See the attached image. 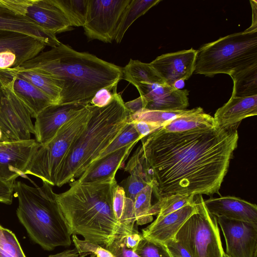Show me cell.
Segmentation results:
<instances>
[{
    "instance_id": "obj_49",
    "label": "cell",
    "mask_w": 257,
    "mask_h": 257,
    "mask_svg": "<svg viewBox=\"0 0 257 257\" xmlns=\"http://www.w3.org/2000/svg\"><path fill=\"white\" fill-rule=\"evenodd\" d=\"M0 142H3V134L0 129Z\"/></svg>"
},
{
    "instance_id": "obj_32",
    "label": "cell",
    "mask_w": 257,
    "mask_h": 257,
    "mask_svg": "<svg viewBox=\"0 0 257 257\" xmlns=\"http://www.w3.org/2000/svg\"><path fill=\"white\" fill-rule=\"evenodd\" d=\"M190 109L174 110H158L143 109L135 113L130 114L127 122L144 121L161 126L168 121L188 113Z\"/></svg>"
},
{
    "instance_id": "obj_22",
    "label": "cell",
    "mask_w": 257,
    "mask_h": 257,
    "mask_svg": "<svg viewBox=\"0 0 257 257\" xmlns=\"http://www.w3.org/2000/svg\"><path fill=\"white\" fill-rule=\"evenodd\" d=\"M46 46L41 42L23 34L0 31V52L10 51L17 56L16 66L33 58Z\"/></svg>"
},
{
    "instance_id": "obj_18",
    "label": "cell",
    "mask_w": 257,
    "mask_h": 257,
    "mask_svg": "<svg viewBox=\"0 0 257 257\" xmlns=\"http://www.w3.org/2000/svg\"><path fill=\"white\" fill-rule=\"evenodd\" d=\"M25 15L54 34L72 29L68 21L54 0H28Z\"/></svg>"
},
{
    "instance_id": "obj_47",
    "label": "cell",
    "mask_w": 257,
    "mask_h": 257,
    "mask_svg": "<svg viewBox=\"0 0 257 257\" xmlns=\"http://www.w3.org/2000/svg\"><path fill=\"white\" fill-rule=\"evenodd\" d=\"M252 10V22L251 26L246 30H257V2L255 0L250 1Z\"/></svg>"
},
{
    "instance_id": "obj_21",
    "label": "cell",
    "mask_w": 257,
    "mask_h": 257,
    "mask_svg": "<svg viewBox=\"0 0 257 257\" xmlns=\"http://www.w3.org/2000/svg\"><path fill=\"white\" fill-rule=\"evenodd\" d=\"M137 144H131L94 161L76 180L87 183L115 177L117 171L122 166Z\"/></svg>"
},
{
    "instance_id": "obj_9",
    "label": "cell",
    "mask_w": 257,
    "mask_h": 257,
    "mask_svg": "<svg viewBox=\"0 0 257 257\" xmlns=\"http://www.w3.org/2000/svg\"><path fill=\"white\" fill-rule=\"evenodd\" d=\"M31 117L13 90L12 77L0 69V129L3 142L31 139L34 134Z\"/></svg>"
},
{
    "instance_id": "obj_2",
    "label": "cell",
    "mask_w": 257,
    "mask_h": 257,
    "mask_svg": "<svg viewBox=\"0 0 257 257\" xmlns=\"http://www.w3.org/2000/svg\"><path fill=\"white\" fill-rule=\"evenodd\" d=\"M11 68L41 73L58 80L62 85L59 104L90 103L98 91L117 86L123 77L122 68L62 43Z\"/></svg>"
},
{
    "instance_id": "obj_19",
    "label": "cell",
    "mask_w": 257,
    "mask_h": 257,
    "mask_svg": "<svg viewBox=\"0 0 257 257\" xmlns=\"http://www.w3.org/2000/svg\"><path fill=\"white\" fill-rule=\"evenodd\" d=\"M204 202L208 211L216 217L257 223L256 205L239 198L211 197Z\"/></svg>"
},
{
    "instance_id": "obj_16",
    "label": "cell",
    "mask_w": 257,
    "mask_h": 257,
    "mask_svg": "<svg viewBox=\"0 0 257 257\" xmlns=\"http://www.w3.org/2000/svg\"><path fill=\"white\" fill-rule=\"evenodd\" d=\"M0 31L19 33L34 38L52 48L61 43L54 34L26 16L15 14L0 0Z\"/></svg>"
},
{
    "instance_id": "obj_31",
    "label": "cell",
    "mask_w": 257,
    "mask_h": 257,
    "mask_svg": "<svg viewBox=\"0 0 257 257\" xmlns=\"http://www.w3.org/2000/svg\"><path fill=\"white\" fill-rule=\"evenodd\" d=\"M71 26L83 27L87 14L88 0H54Z\"/></svg>"
},
{
    "instance_id": "obj_24",
    "label": "cell",
    "mask_w": 257,
    "mask_h": 257,
    "mask_svg": "<svg viewBox=\"0 0 257 257\" xmlns=\"http://www.w3.org/2000/svg\"><path fill=\"white\" fill-rule=\"evenodd\" d=\"M215 126L216 125L213 117L205 113L201 107H198L168 121L161 128L166 132L180 133Z\"/></svg>"
},
{
    "instance_id": "obj_12",
    "label": "cell",
    "mask_w": 257,
    "mask_h": 257,
    "mask_svg": "<svg viewBox=\"0 0 257 257\" xmlns=\"http://www.w3.org/2000/svg\"><path fill=\"white\" fill-rule=\"evenodd\" d=\"M216 218L228 257H257V223Z\"/></svg>"
},
{
    "instance_id": "obj_28",
    "label": "cell",
    "mask_w": 257,
    "mask_h": 257,
    "mask_svg": "<svg viewBox=\"0 0 257 257\" xmlns=\"http://www.w3.org/2000/svg\"><path fill=\"white\" fill-rule=\"evenodd\" d=\"M122 71L124 79L135 86L141 82L165 84L150 63L131 59Z\"/></svg>"
},
{
    "instance_id": "obj_1",
    "label": "cell",
    "mask_w": 257,
    "mask_h": 257,
    "mask_svg": "<svg viewBox=\"0 0 257 257\" xmlns=\"http://www.w3.org/2000/svg\"><path fill=\"white\" fill-rule=\"evenodd\" d=\"M153 193L160 199L173 194H219L237 148V129L218 126L180 132L161 128L141 140Z\"/></svg>"
},
{
    "instance_id": "obj_42",
    "label": "cell",
    "mask_w": 257,
    "mask_h": 257,
    "mask_svg": "<svg viewBox=\"0 0 257 257\" xmlns=\"http://www.w3.org/2000/svg\"><path fill=\"white\" fill-rule=\"evenodd\" d=\"M14 183L5 181L0 178V203L7 205L12 203Z\"/></svg>"
},
{
    "instance_id": "obj_23",
    "label": "cell",
    "mask_w": 257,
    "mask_h": 257,
    "mask_svg": "<svg viewBox=\"0 0 257 257\" xmlns=\"http://www.w3.org/2000/svg\"><path fill=\"white\" fill-rule=\"evenodd\" d=\"M5 72L12 77L13 90L18 98L29 110L32 117L35 118L45 108L55 104L48 96L31 83L16 75Z\"/></svg>"
},
{
    "instance_id": "obj_25",
    "label": "cell",
    "mask_w": 257,
    "mask_h": 257,
    "mask_svg": "<svg viewBox=\"0 0 257 257\" xmlns=\"http://www.w3.org/2000/svg\"><path fill=\"white\" fill-rule=\"evenodd\" d=\"M3 70L28 81L48 96L55 104L59 103L62 85L58 80L31 70H15L12 68Z\"/></svg>"
},
{
    "instance_id": "obj_44",
    "label": "cell",
    "mask_w": 257,
    "mask_h": 257,
    "mask_svg": "<svg viewBox=\"0 0 257 257\" xmlns=\"http://www.w3.org/2000/svg\"><path fill=\"white\" fill-rule=\"evenodd\" d=\"M17 56L10 51L0 52V69H4L16 66Z\"/></svg>"
},
{
    "instance_id": "obj_40",
    "label": "cell",
    "mask_w": 257,
    "mask_h": 257,
    "mask_svg": "<svg viewBox=\"0 0 257 257\" xmlns=\"http://www.w3.org/2000/svg\"><path fill=\"white\" fill-rule=\"evenodd\" d=\"M116 87H105L98 91L90 101V104L98 107L108 104L112 99L113 94L116 90Z\"/></svg>"
},
{
    "instance_id": "obj_45",
    "label": "cell",
    "mask_w": 257,
    "mask_h": 257,
    "mask_svg": "<svg viewBox=\"0 0 257 257\" xmlns=\"http://www.w3.org/2000/svg\"><path fill=\"white\" fill-rule=\"evenodd\" d=\"M124 105L130 112L131 114H132L145 109L146 102L143 97L140 96L135 99L124 102Z\"/></svg>"
},
{
    "instance_id": "obj_10",
    "label": "cell",
    "mask_w": 257,
    "mask_h": 257,
    "mask_svg": "<svg viewBox=\"0 0 257 257\" xmlns=\"http://www.w3.org/2000/svg\"><path fill=\"white\" fill-rule=\"evenodd\" d=\"M131 0H88L84 33L90 40L111 43L118 24Z\"/></svg>"
},
{
    "instance_id": "obj_3",
    "label": "cell",
    "mask_w": 257,
    "mask_h": 257,
    "mask_svg": "<svg viewBox=\"0 0 257 257\" xmlns=\"http://www.w3.org/2000/svg\"><path fill=\"white\" fill-rule=\"evenodd\" d=\"M116 184L115 177L87 183L75 180L69 183L68 190L56 194L71 234L80 235L85 240L104 248L119 235L134 232L123 228L115 217L112 193Z\"/></svg>"
},
{
    "instance_id": "obj_50",
    "label": "cell",
    "mask_w": 257,
    "mask_h": 257,
    "mask_svg": "<svg viewBox=\"0 0 257 257\" xmlns=\"http://www.w3.org/2000/svg\"><path fill=\"white\" fill-rule=\"evenodd\" d=\"M223 257H228L225 253L223 255Z\"/></svg>"
},
{
    "instance_id": "obj_17",
    "label": "cell",
    "mask_w": 257,
    "mask_h": 257,
    "mask_svg": "<svg viewBox=\"0 0 257 257\" xmlns=\"http://www.w3.org/2000/svg\"><path fill=\"white\" fill-rule=\"evenodd\" d=\"M198 211L197 204L194 202L180 209L156 219L142 229V237L147 240L164 243L175 239V236L183 224Z\"/></svg>"
},
{
    "instance_id": "obj_34",
    "label": "cell",
    "mask_w": 257,
    "mask_h": 257,
    "mask_svg": "<svg viewBox=\"0 0 257 257\" xmlns=\"http://www.w3.org/2000/svg\"><path fill=\"white\" fill-rule=\"evenodd\" d=\"M152 184H148L136 196L134 201V214L137 225H142L153 220L151 213Z\"/></svg>"
},
{
    "instance_id": "obj_35",
    "label": "cell",
    "mask_w": 257,
    "mask_h": 257,
    "mask_svg": "<svg viewBox=\"0 0 257 257\" xmlns=\"http://www.w3.org/2000/svg\"><path fill=\"white\" fill-rule=\"evenodd\" d=\"M142 138L135 128L134 124L127 122L122 131L103 150L96 160L131 144L138 143Z\"/></svg>"
},
{
    "instance_id": "obj_6",
    "label": "cell",
    "mask_w": 257,
    "mask_h": 257,
    "mask_svg": "<svg viewBox=\"0 0 257 257\" xmlns=\"http://www.w3.org/2000/svg\"><path fill=\"white\" fill-rule=\"evenodd\" d=\"M257 64V30L232 34L202 45L197 50L195 74L231 77Z\"/></svg>"
},
{
    "instance_id": "obj_43",
    "label": "cell",
    "mask_w": 257,
    "mask_h": 257,
    "mask_svg": "<svg viewBox=\"0 0 257 257\" xmlns=\"http://www.w3.org/2000/svg\"><path fill=\"white\" fill-rule=\"evenodd\" d=\"M131 123L134 124L138 133L143 138L149 136L161 127L159 125L144 121H137L132 122Z\"/></svg>"
},
{
    "instance_id": "obj_5",
    "label": "cell",
    "mask_w": 257,
    "mask_h": 257,
    "mask_svg": "<svg viewBox=\"0 0 257 257\" xmlns=\"http://www.w3.org/2000/svg\"><path fill=\"white\" fill-rule=\"evenodd\" d=\"M52 186L43 182L41 187H33L21 181L15 182L14 186L20 222L33 241L49 251L71 244V234Z\"/></svg>"
},
{
    "instance_id": "obj_41",
    "label": "cell",
    "mask_w": 257,
    "mask_h": 257,
    "mask_svg": "<svg viewBox=\"0 0 257 257\" xmlns=\"http://www.w3.org/2000/svg\"><path fill=\"white\" fill-rule=\"evenodd\" d=\"M171 257H192L189 251L176 239L165 243Z\"/></svg>"
},
{
    "instance_id": "obj_27",
    "label": "cell",
    "mask_w": 257,
    "mask_h": 257,
    "mask_svg": "<svg viewBox=\"0 0 257 257\" xmlns=\"http://www.w3.org/2000/svg\"><path fill=\"white\" fill-rule=\"evenodd\" d=\"M161 1L131 0L121 16L116 30L114 40L117 43H120L125 32L132 24Z\"/></svg>"
},
{
    "instance_id": "obj_30",
    "label": "cell",
    "mask_w": 257,
    "mask_h": 257,
    "mask_svg": "<svg viewBox=\"0 0 257 257\" xmlns=\"http://www.w3.org/2000/svg\"><path fill=\"white\" fill-rule=\"evenodd\" d=\"M75 247L62 252L52 254L48 257H113L112 254L102 246L78 238L72 235Z\"/></svg>"
},
{
    "instance_id": "obj_8",
    "label": "cell",
    "mask_w": 257,
    "mask_h": 257,
    "mask_svg": "<svg viewBox=\"0 0 257 257\" xmlns=\"http://www.w3.org/2000/svg\"><path fill=\"white\" fill-rule=\"evenodd\" d=\"M194 199L198 211L183 224L175 239L192 257H223L217 218L208 211L202 195H195Z\"/></svg>"
},
{
    "instance_id": "obj_14",
    "label": "cell",
    "mask_w": 257,
    "mask_h": 257,
    "mask_svg": "<svg viewBox=\"0 0 257 257\" xmlns=\"http://www.w3.org/2000/svg\"><path fill=\"white\" fill-rule=\"evenodd\" d=\"M197 50L191 48L162 54L150 64L167 85L175 86L181 80H188L194 72Z\"/></svg>"
},
{
    "instance_id": "obj_33",
    "label": "cell",
    "mask_w": 257,
    "mask_h": 257,
    "mask_svg": "<svg viewBox=\"0 0 257 257\" xmlns=\"http://www.w3.org/2000/svg\"><path fill=\"white\" fill-rule=\"evenodd\" d=\"M193 195L173 194L160 198L151 207L152 215L162 217L194 201Z\"/></svg>"
},
{
    "instance_id": "obj_37",
    "label": "cell",
    "mask_w": 257,
    "mask_h": 257,
    "mask_svg": "<svg viewBox=\"0 0 257 257\" xmlns=\"http://www.w3.org/2000/svg\"><path fill=\"white\" fill-rule=\"evenodd\" d=\"M0 250L14 257H26L15 234L1 225Z\"/></svg>"
},
{
    "instance_id": "obj_38",
    "label": "cell",
    "mask_w": 257,
    "mask_h": 257,
    "mask_svg": "<svg viewBox=\"0 0 257 257\" xmlns=\"http://www.w3.org/2000/svg\"><path fill=\"white\" fill-rule=\"evenodd\" d=\"M148 184V183L141 177L130 174L127 178L118 185L123 188L126 197L134 201L137 195Z\"/></svg>"
},
{
    "instance_id": "obj_4",
    "label": "cell",
    "mask_w": 257,
    "mask_h": 257,
    "mask_svg": "<svg viewBox=\"0 0 257 257\" xmlns=\"http://www.w3.org/2000/svg\"><path fill=\"white\" fill-rule=\"evenodd\" d=\"M130 114L116 90L108 104L94 106L87 124L62 163L56 186L60 187L78 178L122 131Z\"/></svg>"
},
{
    "instance_id": "obj_29",
    "label": "cell",
    "mask_w": 257,
    "mask_h": 257,
    "mask_svg": "<svg viewBox=\"0 0 257 257\" xmlns=\"http://www.w3.org/2000/svg\"><path fill=\"white\" fill-rule=\"evenodd\" d=\"M233 86L231 96L244 97L257 95V64L231 77Z\"/></svg>"
},
{
    "instance_id": "obj_48",
    "label": "cell",
    "mask_w": 257,
    "mask_h": 257,
    "mask_svg": "<svg viewBox=\"0 0 257 257\" xmlns=\"http://www.w3.org/2000/svg\"><path fill=\"white\" fill-rule=\"evenodd\" d=\"M0 257H14L13 255H11L10 254L0 250Z\"/></svg>"
},
{
    "instance_id": "obj_46",
    "label": "cell",
    "mask_w": 257,
    "mask_h": 257,
    "mask_svg": "<svg viewBox=\"0 0 257 257\" xmlns=\"http://www.w3.org/2000/svg\"><path fill=\"white\" fill-rule=\"evenodd\" d=\"M142 238V234L137 230L131 234L124 236L123 241L127 247L135 251Z\"/></svg>"
},
{
    "instance_id": "obj_26",
    "label": "cell",
    "mask_w": 257,
    "mask_h": 257,
    "mask_svg": "<svg viewBox=\"0 0 257 257\" xmlns=\"http://www.w3.org/2000/svg\"><path fill=\"white\" fill-rule=\"evenodd\" d=\"M112 207L117 221L123 228L131 232L137 230L135 227L134 201L126 197L123 188L117 183L113 190Z\"/></svg>"
},
{
    "instance_id": "obj_20",
    "label": "cell",
    "mask_w": 257,
    "mask_h": 257,
    "mask_svg": "<svg viewBox=\"0 0 257 257\" xmlns=\"http://www.w3.org/2000/svg\"><path fill=\"white\" fill-rule=\"evenodd\" d=\"M257 114V95L244 97L231 96L227 102L216 111L213 116L217 126L237 129L244 118Z\"/></svg>"
},
{
    "instance_id": "obj_39",
    "label": "cell",
    "mask_w": 257,
    "mask_h": 257,
    "mask_svg": "<svg viewBox=\"0 0 257 257\" xmlns=\"http://www.w3.org/2000/svg\"><path fill=\"white\" fill-rule=\"evenodd\" d=\"M125 235H119L112 244L104 248L108 250L113 257H140L132 249L125 245L123 241Z\"/></svg>"
},
{
    "instance_id": "obj_36",
    "label": "cell",
    "mask_w": 257,
    "mask_h": 257,
    "mask_svg": "<svg viewBox=\"0 0 257 257\" xmlns=\"http://www.w3.org/2000/svg\"><path fill=\"white\" fill-rule=\"evenodd\" d=\"M135 252L140 257H171L164 243L143 237Z\"/></svg>"
},
{
    "instance_id": "obj_13",
    "label": "cell",
    "mask_w": 257,
    "mask_h": 257,
    "mask_svg": "<svg viewBox=\"0 0 257 257\" xmlns=\"http://www.w3.org/2000/svg\"><path fill=\"white\" fill-rule=\"evenodd\" d=\"M89 104L85 102L55 104L45 108L35 118L34 135L36 141L41 145L46 144L64 123Z\"/></svg>"
},
{
    "instance_id": "obj_11",
    "label": "cell",
    "mask_w": 257,
    "mask_h": 257,
    "mask_svg": "<svg viewBox=\"0 0 257 257\" xmlns=\"http://www.w3.org/2000/svg\"><path fill=\"white\" fill-rule=\"evenodd\" d=\"M41 146L35 139L0 142V178L15 183L25 173Z\"/></svg>"
},
{
    "instance_id": "obj_15",
    "label": "cell",
    "mask_w": 257,
    "mask_h": 257,
    "mask_svg": "<svg viewBox=\"0 0 257 257\" xmlns=\"http://www.w3.org/2000/svg\"><path fill=\"white\" fill-rule=\"evenodd\" d=\"M146 102L145 109L183 110L189 105V92L166 84L141 82L135 86Z\"/></svg>"
},
{
    "instance_id": "obj_7",
    "label": "cell",
    "mask_w": 257,
    "mask_h": 257,
    "mask_svg": "<svg viewBox=\"0 0 257 257\" xmlns=\"http://www.w3.org/2000/svg\"><path fill=\"white\" fill-rule=\"evenodd\" d=\"M94 105L88 104L64 123L50 141L37 151L25 174L56 186L58 172L74 142L87 124Z\"/></svg>"
}]
</instances>
